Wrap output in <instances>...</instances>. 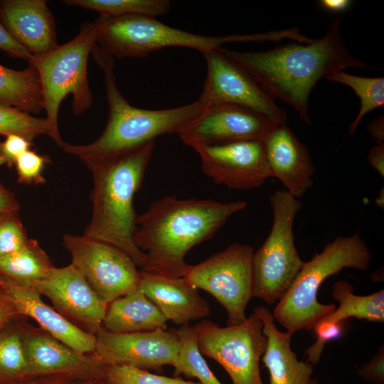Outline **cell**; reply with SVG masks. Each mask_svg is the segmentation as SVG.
Instances as JSON below:
<instances>
[{
  "instance_id": "obj_1",
  "label": "cell",
  "mask_w": 384,
  "mask_h": 384,
  "mask_svg": "<svg viewBox=\"0 0 384 384\" xmlns=\"http://www.w3.org/2000/svg\"><path fill=\"white\" fill-rule=\"evenodd\" d=\"M341 18H334L321 38L310 43L292 41L265 51L241 52L220 48L274 100L292 106L301 119L311 124L309 97L323 77L353 68H372L354 57L344 45Z\"/></svg>"
},
{
  "instance_id": "obj_2",
  "label": "cell",
  "mask_w": 384,
  "mask_h": 384,
  "mask_svg": "<svg viewBox=\"0 0 384 384\" xmlns=\"http://www.w3.org/2000/svg\"><path fill=\"white\" fill-rule=\"evenodd\" d=\"M246 203L210 199L180 200L165 196L136 218L134 242L145 254L142 271L166 277H185L191 265L188 252L208 240Z\"/></svg>"
},
{
  "instance_id": "obj_3",
  "label": "cell",
  "mask_w": 384,
  "mask_h": 384,
  "mask_svg": "<svg viewBox=\"0 0 384 384\" xmlns=\"http://www.w3.org/2000/svg\"><path fill=\"white\" fill-rule=\"evenodd\" d=\"M91 53L103 71L109 114L101 135L93 142L75 145L64 142L62 149L86 165L104 161L135 151L165 134L178 132L206 107L200 98L171 109L145 110L131 105L119 92L112 57L96 44Z\"/></svg>"
},
{
  "instance_id": "obj_4",
  "label": "cell",
  "mask_w": 384,
  "mask_h": 384,
  "mask_svg": "<svg viewBox=\"0 0 384 384\" xmlns=\"http://www.w3.org/2000/svg\"><path fill=\"white\" fill-rule=\"evenodd\" d=\"M155 142L110 160L86 164L91 171L92 213L83 235L110 244L142 270L145 254L134 242V197L151 160Z\"/></svg>"
},
{
  "instance_id": "obj_5",
  "label": "cell",
  "mask_w": 384,
  "mask_h": 384,
  "mask_svg": "<svg viewBox=\"0 0 384 384\" xmlns=\"http://www.w3.org/2000/svg\"><path fill=\"white\" fill-rule=\"evenodd\" d=\"M372 253L358 233L338 236L325 245L304 265L292 286L279 301L272 314L292 334L303 329L312 330L321 319L333 312L334 304L319 302L321 284L344 268L364 271L369 268Z\"/></svg>"
},
{
  "instance_id": "obj_6",
  "label": "cell",
  "mask_w": 384,
  "mask_h": 384,
  "mask_svg": "<svg viewBox=\"0 0 384 384\" xmlns=\"http://www.w3.org/2000/svg\"><path fill=\"white\" fill-rule=\"evenodd\" d=\"M97 45L106 54L116 58H144L167 47H186L201 51L217 49L226 43L278 41L277 31L251 34L208 36L178 29L159 21L155 17L130 15L121 17L99 16Z\"/></svg>"
},
{
  "instance_id": "obj_7",
  "label": "cell",
  "mask_w": 384,
  "mask_h": 384,
  "mask_svg": "<svg viewBox=\"0 0 384 384\" xmlns=\"http://www.w3.org/2000/svg\"><path fill=\"white\" fill-rule=\"evenodd\" d=\"M97 31L94 22H85L78 33L70 41L50 51L33 56L41 81L48 134L60 147L64 144L58 124L62 101L73 95L72 110L78 115L92 105V95L87 78V61L97 43Z\"/></svg>"
},
{
  "instance_id": "obj_8",
  "label": "cell",
  "mask_w": 384,
  "mask_h": 384,
  "mask_svg": "<svg viewBox=\"0 0 384 384\" xmlns=\"http://www.w3.org/2000/svg\"><path fill=\"white\" fill-rule=\"evenodd\" d=\"M272 210L270 233L252 258V297L272 304L287 292L302 268L294 245L293 223L302 203L286 190L270 196Z\"/></svg>"
},
{
  "instance_id": "obj_9",
  "label": "cell",
  "mask_w": 384,
  "mask_h": 384,
  "mask_svg": "<svg viewBox=\"0 0 384 384\" xmlns=\"http://www.w3.org/2000/svg\"><path fill=\"white\" fill-rule=\"evenodd\" d=\"M192 327L201 353L216 361L233 384H264L260 361L267 339L262 332V321L255 311L236 325L220 327L203 320Z\"/></svg>"
},
{
  "instance_id": "obj_10",
  "label": "cell",
  "mask_w": 384,
  "mask_h": 384,
  "mask_svg": "<svg viewBox=\"0 0 384 384\" xmlns=\"http://www.w3.org/2000/svg\"><path fill=\"white\" fill-rule=\"evenodd\" d=\"M253 255L250 245L233 243L191 265L184 277L191 285L206 291L224 307L228 326L241 324L247 319L245 309L252 298Z\"/></svg>"
},
{
  "instance_id": "obj_11",
  "label": "cell",
  "mask_w": 384,
  "mask_h": 384,
  "mask_svg": "<svg viewBox=\"0 0 384 384\" xmlns=\"http://www.w3.org/2000/svg\"><path fill=\"white\" fill-rule=\"evenodd\" d=\"M71 264L107 306L118 297L137 289L141 271L132 259L119 248L85 235L63 237Z\"/></svg>"
},
{
  "instance_id": "obj_12",
  "label": "cell",
  "mask_w": 384,
  "mask_h": 384,
  "mask_svg": "<svg viewBox=\"0 0 384 384\" xmlns=\"http://www.w3.org/2000/svg\"><path fill=\"white\" fill-rule=\"evenodd\" d=\"M202 54L206 62L207 75L199 98L206 105L235 104L263 114L279 124L286 123V113L275 100L220 48Z\"/></svg>"
},
{
  "instance_id": "obj_13",
  "label": "cell",
  "mask_w": 384,
  "mask_h": 384,
  "mask_svg": "<svg viewBox=\"0 0 384 384\" xmlns=\"http://www.w3.org/2000/svg\"><path fill=\"white\" fill-rule=\"evenodd\" d=\"M278 124L265 114L243 106L215 104L207 105L178 134L192 148L244 140L262 141Z\"/></svg>"
},
{
  "instance_id": "obj_14",
  "label": "cell",
  "mask_w": 384,
  "mask_h": 384,
  "mask_svg": "<svg viewBox=\"0 0 384 384\" xmlns=\"http://www.w3.org/2000/svg\"><path fill=\"white\" fill-rule=\"evenodd\" d=\"M95 353L106 365L160 370L174 366L179 338L176 329L151 331L114 333L101 327L95 334Z\"/></svg>"
},
{
  "instance_id": "obj_15",
  "label": "cell",
  "mask_w": 384,
  "mask_h": 384,
  "mask_svg": "<svg viewBox=\"0 0 384 384\" xmlns=\"http://www.w3.org/2000/svg\"><path fill=\"white\" fill-rule=\"evenodd\" d=\"M204 174L215 183L238 190L260 187L270 177L262 142L244 140L198 145Z\"/></svg>"
},
{
  "instance_id": "obj_16",
  "label": "cell",
  "mask_w": 384,
  "mask_h": 384,
  "mask_svg": "<svg viewBox=\"0 0 384 384\" xmlns=\"http://www.w3.org/2000/svg\"><path fill=\"white\" fill-rule=\"evenodd\" d=\"M33 287L49 299L53 307L80 330L95 335L102 327L107 305L71 263L63 267L54 266Z\"/></svg>"
},
{
  "instance_id": "obj_17",
  "label": "cell",
  "mask_w": 384,
  "mask_h": 384,
  "mask_svg": "<svg viewBox=\"0 0 384 384\" xmlns=\"http://www.w3.org/2000/svg\"><path fill=\"white\" fill-rule=\"evenodd\" d=\"M22 340L29 378L63 374L104 380L107 365L93 353H80L42 328L23 322Z\"/></svg>"
},
{
  "instance_id": "obj_18",
  "label": "cell",
  "mask_w": 384,
  "mask_h": 384,
  "mask_svg": "<svg viewBox=\"0 0 384 384\" xmlns=\"http://www.w3.org/2000/svg\"><path fill=\"white\" fill-rule=\"evenodd\" d=\"M270 177L278 178L286 191L301 198L313 184L314 168L306 146L286 124H278L262 140Z\"/></svg>"
},
{
  "instance_id": "obj_19",
  "label": "cell",
  "mask_w": 384,
  "mask_h": 384,
  "mask_svg": "<svg viewBox=\"0 0 384 384\" xmlns=\"http://www.w3.org/2000/svg\"><path fill=\"white\" fill-rule=\"evenodd\" d=\"M0 292L14 305L19 316L34 319L39 327L77 351L95 352V335L87 334L69 322L46 304L35 288L0 276Z\"/></svg>"
},
{
  "instance_id": "obj_20",
  "label": "cell",
  "mask_w": 384,
  "mask_h": 384,
  "mask_svg": "<svg viewBox=\"0 0 384 384\" xmlns=\"http://www.w3.org/2000/svg\"><path fill=\"white\" fill-rule=\"evenodd\" d=\"M0 21L33 56L58 46L55 19L46 0H1Z\"/></svg>"
},
{
  "instance_id": "obj_21",
  "label": "cell",
  "mask_w": 384,
  "mask_h": 384,
  "mask_svg": "<svg viewBox=\"0 0 384 384\" xmlns=\"http://www.w3.org/2000/svg\"><path fill=\"white\" fill-rule=\"evenodd\" d=\"M139 289L168 320L178 325L210 314L208 303L184 277H166L141 270Z\"/></svg>"
},
{
  "instance_id": "obj_22",
  "label": "cell",
  "mask_w": 384,
  "mask_h": 384,
  "mask_svg": "<svg viewBox=\"0 0 384 384\" xmlns=\"http://www.w3.org/2000/svg\"><path fill=\"white\" fill-rule=\"evenodd\" d=\"M254 311L262 321L267 339L261 361L269 370L270 384H308L314 373L313 366L297 359L291 348L293 334L277 329L273 314L266 306H256Z\"/></svg>"
},
{
  "instance_id": "obj_23",
  "label": "cell",
  "mask_w": 384,
  "mask_h": 384,
  "mask_svg": "<svg viewBox=\"0 0 384 384\" xmlns=\"http://www.w3.org/2000/svg\"><path fill=\"white\" fill-rule=\"evenodd\" d=\"M167 319L139 289L108 304L102 327L114 333H136L166 329Z\"/></svg>"
},
{
  "instance_id": "obj_24",
  "label": "cell",
  "mask_w": 384,
  "mask_h": 384,
  "mask_svg": "<svg viewBox=\"0 0 384 384\" xmlns=\"http://www.w3.org/2000/svg\"><path fill=\"white\" fill-rule=\"evenodd\" d=\"M0 102L30 114L44 110L42 87L34 65L15 70L0 64Z\"/></svg>"
},
{
  "instance_id": "obj_25",
  "label": "cell",
  "mask_w": 384,
  "mask_h": 384,
  "mask_svg": "<svg viewBox=\"0 0 384 384\" xmlns=\"http://www.w3.org/2000/svg\"><path fill=\"white\" fill-rule=\"evenodd\" d=\"M54 267L38 241L29 239L21 249L0 256V276L19 284L33 287Z\"/></svg>"
},
{
  "instance_id": "obj_26",
  "label": "cell",
  "mask_w": 384,
  "mask_h": 384,
  "mask_svg": "<svg viewBox=\"0 0 384 384\" xmlns=\"http://www.w3.org/2000/svg\"><path fill=\"white\" fill-rule=\"evenodd\" d=\"M332 296L338 302V307L317 323H338L351 317L384 323L383 289L368 295H356L349 282L338 281L334 284Z\"/></svg>"
},
{
  "instance_id": "obj_27",
  "label": "cell",
  "mask_w": 384,
  "mask_h": 384,
  "mask_svg": "<svg viewBox=\"0 0 384 384\" xmlns=\"http://www.w3.org/2000/svg\"><path fill=\"white\" fill-rule=\"evenodd\" d=\"M15 320L0 332V384H19L31 378L22 340L23 322Z\"/></svg>"
},
{
  "instance_id": "obj_28",
  "label": "cell",
  "mask_w": 384,
  "mask_h": 384,
  "mask_svg": "<svg viewBox=\"0 0 384 384\" xmlns=\"http://www.w3.org/2000/svg\"><path fill=\"white\" fill-rule=\"evenodd\" d=\"M179 348L174 368V375L183 374L197 378L201 384H222L211 371L199 350L196 335L192 326L182 325L176 329Z\"/></svg>"
},
{
  "instance_id": "obj_29",
  "label": "cell",
  "mask_w": 384,
  "mask_h": 384,
  "mask_svg": "<svg viewBox=\"0 0 384 384\" xmlns=\"http://www.w3.org/2000/svg\"><path fill=\"white\" fill-rule=\"evenodd\" d=\"M63 2L95 11L100 16L113 18L130 15L156 18L167 14L171 8L169 0H65Z\"/></svg>"
},
{
  "instance_id": "obj_30",
  "label": "cell",
  "mask_w": 384,
  "mask_h": 384,
  "mask_svg": "<svg viewBox=\"0 0 384 384\" xmlns=\"http://www.w3.org/2000/svg\"><path fill=\"white\" fill-rule=\"evenodd\" d=\"M328 80L351 87L361 99V107L356 119L349 124L348 135H353L363 117L384 105V78H368L351 75L343 70L325 77Z\"/></svg>"
},
{
  "instance_id": "obj_31",
  "label": "cell",
  "mask_w": 384,
  "mask_h": 384,
  "mask_svg": "<svg viewBox=\"0 0 384 384\" xmlns=\"http://www.w3.org/2000/svg\"><path fill=\"white\" fill-rule=\"evenodd\" d=\"M18 134L32 142L48 134L46 118L31 115L11 105L0 102V135Z\"/></svg>"
},
{
  "instance_id": "obj_32",
  "label": "cell",
  "mask_w": 384,
  "mask_h": 384,
  "mask_svg": "<svg viewBox=\"0 0 384 384\" xmlns=\"http://www.w3.org/2000/svg\"><path fill=\"white\" fill-rule=\"evenodd\" d=\"M104 380L106 384H201L178 377L159 375L146 370L117 365H107Z\"/></svg>"
},
{
  "instance_id": "obj_33",
  "label": "cell",
  "mask_w": 384,
  "mask_h": 384,
  "mask_svg": "<svg viewBox=\"0 0 384 384\" xmlns=\"http://www.w3.org/2000/svg\"><path fill=\"white\" fill-rule=\"evenodd\" d=\"M16 212L0 215V256L22 248L29 240Z\"/></svg>"
},
{
  "instance_id": "obj_34",
  "label": "cell",
  "mask_w": 384,
  "mask_h": 384,
  "mask_svg": "<svg viewBox=\"0 0 384 384\" xmlns=\"http://www.w3.org/2000/svg\"><path fill=\"white\" fill-rule=\"evenodd\" d=\"M50 161L48 156L38 154L31 149L26 151L15 164L18 181L27 185L43 183L45 178L43 172L45 166Z\"/></svg>"
},
{
  "instance_id": "obj_35",
  "label": "cell",
  "mask_w": 384,
  "mask_h": 384,
  "mask_svg": "<svg viewBox=\"0 0 384 384\" xmlns=\"http://www.w3.org/2000/svg\"><path fill=\"white\" fill-rule=\"evenodd\" d=\"M338 323H316L312 330L316 333L317 339L316 342L306 350L308 356L306 363L312 366L316 365L320 359L326 343L331 340L337 338L343 330V324Z\"/></svg>"
},
{
  "instance_id": "obj_36",
  "label": "cell",
  "mask_w": 384,
  "mask_h": 384,
  "mask_svg": "<svg viewBox=\"0 0 384 384\" xmlns=\"http://www.w3.org/2000/svg\"><path fill=\"white\" fill-rule=\"evenodd\" d=\"M32 146V142L20 135L6 136L5 140L0 142V165L11 167L20 155Z\"/></svg>"
},
{
  "instance_id": "obj_37",
  "label": "cell",
  "mask_w": 384,
  "mask_h": 384,
  "mask_svg": "<svg viewBox=\"0 0 384 384\" xmlns=\"http://www.w3.org/2000/svg\"><path fill=\"white\" fill-rule=\"evenodd\" d=\"M358 375L373 384H384V347L380 346L375 356L363 363L358 371Z\"/></svg>"
},
{
  "instance_id": "obj_38",
  "label": "cell",
  "mask_w": 384,
  "mask_h": 384,
  "mask_svg": "<svg viewBox=\"0 0 384 384\" xmlns=\"http://www.w3.org/2000/svg\"><path fill=\"white\" fill-rule=\"evenodd\" d=\"M19 384H106L105 380L85 379L63 374L31 378Z\"/></svg>"
},
{
  "instance_id": "obj_39",
  "label": "cell",
  "mask_w": 384,
  "mask_h": 384,
  "mask_svg": "<svg viewBox=\"0 0 384 384\" xmlns=\"http://www.w3.org/2000/svg\"><path fill=\"white\" fill-rule=\"evenodd\" d=\"M0 50L9 55L21 58L30 64L33 55L17 41H16L0 21Z\"/></svg>"
},
{
  "instance_id": "obj_40",
  "label": "cell",
  "mask_w": 384,
  "mask_h": 384,
  "mask_svg": "<svg viewBox=\"0 0 384 384\" xmlns=\"http://www.w3.org/2000/svg\"><path fill=\"white\" fill-rule=\"evenodd\" d=\"M20 316L14 305L0 292V332L11 321Z\"/></svg>"
},
{
  "instance_id": "obj_41",
  "label": "cell",
  "mask_w": 384,
  "mask_h": 384,
  "mask_svg": "<svg viewBox=\"0 0 384 384\" xmlns=\"http://www.w3.org/2000/svg\"><path fill=\"white\" fill-rule=\"evenodd\" d=\"M369 164L383 177L384 176V144L373 146L368 152Z\"/></svg>"
},
{
  "instance_id": "obj_42",
  "label": "cell",
  "mask_w": 384,
  "mask_h": 384,
  "mask_svg": "<svg viewBox=\"0 0 384 384\" xmlns=\"http://www.w3.org/2000/svg\"><path fill=\"white\" fill-rule=\"evenodd\" d=\"M18 205L14 197L0 185V215L17 211Z\"/></svg>"
},
{
  "instance_id": "obj_43",
  "label": "cell",
  "mask_w": 384,
  "mask_h": 384,
  "mask_svg": "<svg viewBox=\"0 0 384 384\" xmlns=\"http://www.w3.org/2000/svg\"><path fill=\"white\" fill-rule=\"evenodd\" d=\"M367 130L377 144H384V117L383 115L371 121L367 126Z\"/></svg>"
},
{
  "instance_id": "obj_44",
  "label": "cell",
  "mask_w": 384,
  "mask_h": 384,
  "mask_svg": "<svg viewBox=\"0 0 384 384\" xmlns=\"http://www.w3.org/2000/svg\"><path fill=\"white\" fill-rule=\"evenodd\" d=\"M319 3L327 11L341 13L348 10L353 1L351 0H321Z\"/></svg>"
},
{
  "instance_id": "obj_45",
  "label": "cell",
  "mask_w": 384,
  "mask_h": 384,
  "mask_svg": "<svg viewBox=\"0 0 384 384\" xmlns=\"http://www.w3.org/2000/svg\"><path fill=\"white\" fill-rule=\"evenodd\" d=\"M375 205L380 208H384V191L383 188L380 191L378 196L375 200Z\"/></svg>"
},
{
  "instance_id": "obj_46",
  "label": "cell",
  "mask_w": 384,
  "mask_h": 384,
  "mask_svg": "<svg viewBox=\"0 0 384 384\" xmlns=\"http://www.w3.org/2000/svg\"><path fill=\"white\" fill-rule=\"evenodd\" d=\"M308 384H318V383L315 378H311Z\"/></svg>"
}]
</instances>
